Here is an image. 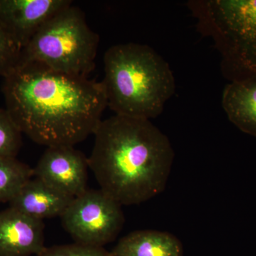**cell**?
<instances>
[{"mask_svg":"<svg viewBox=\"0 0 256 256\" xmlns=\"http://www.w3.org/2000/svg\"><path fill=\"white\" fill-rule=\"evenodd\" d=\"M33 176V169L16 158H0V204L10 203Z\"/></svg>","mask_w":256,"mask_h":256,"instance_id":"obj_13","label":"cell"},{"mask_svg":"<svg viewBox=\"0 0 256 256\" xmlns=\"http://www.w3.org/2000/svg\"><path fill=\"white\" fill-rule=\"evenodd\" d=\"M100 37L73 4L45 24L22 52L20 64H38L73 76L88 78L95 69Z\"/></svg>","mask_w":256,"mask_h":256,"instance_id":"obj_5","label":"cell"},{"mask_svg":"<svg viewBox=\"0 0 256 256\" xmlns=\"http://www.w3.org/2000/svg\"><path fill=\"white\" fill-rule=\"evenodd\" d=\"M88 159L100 190L122 206L160 194L171 174L174 152L150 120L114 114L101 121Z\"/></svg>","mask_w":256,"mask_h":256,"instance_id":"obj_2","label":"cell"},{"mask_svg":"<svg viewBox=\"0 0 256 256\" xmlns=\"http://www.w3.org/2000/svg\"><path fill=\"white\" fill-rule=\"evenodd\" d=\"M70 0H0V22L23 48Z\"/></svg>","mask_w":256,"mask_h":256,"instance_id":"obj_8","label":"cell"},{"mask_svg":"<svg viewBox=\"0 0 256 256\" xmlns=\"http://www.w3.org/2000/svg\"><path fill=\"white\" fill-rule=\"evenodd\" d=\"M22 48L0 22V77H6L18 65Z\"/></svg>","mask_w":256,"mask_h":256,"instance_id":"obj_15","label":"cell"},{"mask_svg":"<svg viewBox=\"0 0 256 256\" xmlns=\"http://www.w3.org/2000/svg\"><path fill=\"white\" fill-rule=\"evenodd\" d=\"M122 206L100 190H87L74 198L60 218L76 242L104 248L114 242L124 228Z\"/></svg>","mask_w":256,"mask_h":256,"instance_id":"obj_6","label":"cell"},{"mask_svg":"<svg viewBox=\"0 0 256 256\" xmlns=\"http://www.w3.org/2000/svg\"><path fill=\"white\" fill-rule=\"evenodd\" d=\"M222 106L234 126L256 137V80L230 82L224 89Z\"/></svg>","mask_w":256,"mask_h":256,"instance_id":"obj_12","label":"cell"},{"mask_svg":"<svg viewBox=\"0 0 256 256\" xmlns=\"http://www.w3.org/2000/svg\"><path fill=\"white\" fill-rule=\"evenodd\" d=\"M104 70L102 84L108 107L118 116L156 118L176 90L169 64L146 45L110 47L104 56Z\"/></svg>","mask_w":256,"mask_h":256,"instance_id":"obj_3","label":"cell"},{"mask_svg":"<svg viewBox=\"0 0 256 256\" xmlns=\"http://www.w3.org/2000/svg\"><path fill=\"white\" fill-rule=\"evenodd\" d=\"M43 220L10 207L0 212V256H38L45 249Z\"/></svg>","mask_w":256,"mask_h":256,"instance_id":"obj_9","label":"cell"},{"mask_svg":"<svg viewBox=\"0 0 256 256\" xmlns=\"http://www.w3.org/2000/svg\"><path fill=\"white\" fill-rule=\"evenodd\" d=\"M111 256H184L175 236L158 230H138L121 238Z\"/></svg>","mask_w":256,"mask_h":256,"instance_id":"obj_11","label":"cell"},{"mask_svg":"<svg viewBox=\"0 0 256 256\" xmlns=\"http://www.w3.org/2000/svg\"><path fill=\"white\" fill-rule=\"evenodd\" d=\"M200 32L214 42L234 82L256 80V0L190 2Z\"/></svg>","mask_w":256,"mask_h":256,"instance_id":"obj_4","label":"cell"},{"mask_svg":"<svg viewBox=\"0 0 256 256\" xmlns=\"http://www.w3.org/2000/svg\"><path fill=\"white\" fill-rule=\"evenodd\" d=\"M36 256H111V254L104 248L88 246L76 242L70 245L45 248Z\"/></svg>","mask_w":256,"mask_h":256,"instance_id":"obj_16","label":"cell"},{"mask_svg":"<svg viewBox=\"0 0 256 256\" xmlns=\"http://www.w3.org/2000/svg\"><path fill=\"white\" fill-rule=\"evenodd\" d=\"M4 79L6 110L22 134L47 148L85 141L108 107L102 82L40 64H20Z\"/></svg>","mask_w":256,"mask_h":256,"instance_id":"obj_1","label":"cell"},{"mask_svg":"<svg viewBox=\"0 0 256 256\" xmlns=\"http://www.w3.org/2000/svg\"><path fill=\"white\" fill-rule=\"evenodd\" d=\"M22 134L8 110L0 109V158H16L22 144Z\"/></svg>","mask_w":256,"mask_h":256,"instance_id":"obj_14","label":"cell"},{"mask_svg":"<svg viewBox=\"0 0 256 256\" xmlns=\"http://www.w3.org/2000/svg\"><path fill=\"white\" fill-rule=\"evenodd\" d=\"M74 198L35 178L24 185L10 204L24 214L43 220L62 216Z\"/></svg>","mask_w":256,"mask_h":256,"instance_id":"obj_10","label":"cell"},{"mask_svg":"<svg viewBox=\"0 0 256 256\" xmlns=\"http://www.w3.org/2000/svg\"><path fill=\"white\" fill-rule=\"evenodd\" d=\"M88 159L74 146L48 148L34 176L64 194L76 198L86 191Z\"/></svg>","mask_w":256,"mask_h":256,"instance_id":"obj_7","label":"cell"}]
</instances>
